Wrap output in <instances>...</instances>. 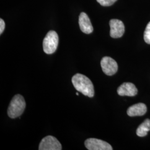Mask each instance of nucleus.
I'll list each match as a JSON object with an SVG mask.
<instances>
[{
  "instance_id": "nucleus-9",
  "label": "nucleus",
  "mask_w": 150,
  "mask_h": 150,
  "mask_svg": "<svg viewBox=\"0 0 150 150\" xmlns=\"http://www.w3.org/2000/svg\"><path fill=\"white\" fill-rule=\"evenodd\" d=\"M79 23L82 32L86 34H90L93 32V28L91 24V21L88 16L85 12L81 13L79 16Z\"/></svg>"
},
{
  "instance_id": "nucleus-12",
  "label": "nucleus",
  "mask_w": 150,
  "mask_h": 150,
  "mask_svg": "<svg viewBox=\"0 0 150 150\" xmlns=\"http://www.w3.org/2000/svg\"><path fill=\"white\" fill-rule=\"evenodd\" d=\"M144 40L145 42L150 45V22L147 24L144 32Z\"/></svg>"
},
{
  "instance_id": "nucleus-3",
  "label": "nucleus",
  "mask_w": 150,
  "mask_h": 150,
  "mask_svg": "<svg viewBox=\"0 0 150 150\" xmlns=\"http://www.w3.org/2000/svg\"><path fill=\"white\" fill-rule=\"evenodd\" d=\"M59 45V36L54 31H50L43 39V48L46 54H54Z\"/></svg>"
},
{
  "instance_id": "nucleus-11",
  "label": "nucleus",
  "mask_w": 150,
  "mask_h": 150,
  "mask_svg": "<svg viewBox=\"0 0 150 150\" xmlns=\"http://www.w3.org/2000/svg\"><path fill=\"white\" fill-rule=\"evenodd\" d=\"M150 131V120L146 119L141 123L136 130V134L139 137H144Z\"/></svg>"
},
{
  "instance_id": "nucleus-2",
  "label": "nucleus",
  "mask_w": 150,
  "mask_h": 150,
  "mask_svg": "<svg viewBox=\"0 0 150 150\" xmlns=\"http://www.w3.org/2000/svg\"><path fill=\"white\" fill-rule=\"evenodd\" d=\"M26 102L21 95H16L11 100L7 110V114L11 118L20 117L25 111Z\"/></svg>"
},
{
  "instance_id": "nucleus-8",
  "label": "nucleus",
  "mask_w": 150,
  "mask_h": 150,
  "mask_svg": "<svg viewBox=\"0 0 150 150\" xmlns=\"http://www.w3.org/2000/svg\"><path fill=\"white\" fill-rule=\"evenodd\" d=\"M117 93L121 96H134L137 93V89L132 83L125 82L118 87Z\"/></svg>"
},
{
  "instance_id": "nucleus-14",
  "label": "nucleus",
  "mask_w": 150,
  "mask_h": 150,
  "mask_svg": "<svg viewBox=\"0 0 150 150\" xmlns=\"http://www.w3.org/2000/svg\"><path fill=\"white\" fill-rule=\"evenodd\" d=\"M5 28V22L2 18H1L0 19V34L1 35L4 32Z\"/></svg>"
},
{
  "instance_id": "nucleus-13",
  "label": "nucleus",
  "mask_w": 150,
  "mask_h": 150,
  "mask_svg": "<svg viewBox=\"0 0 150 150\" xmlns=\"http://www.w3.org/2000/svg\"><path fill=\"white\" fill-rule=\"evenodd\" d=\"M117 0H97V1L103 6H110L112 5Z\"/></svg>"
},
{
  "instance_id": "nucleus-6",
  "label": "nucleus",
  "mask_w": 150,
  "mask_h": 150,
  "mask_svg": "<svg viewBox=\"0 0 150 150\" xmlns=\"http://www.w3.org/2000/svg\"><path fill=\"white\" fill-rule=\"evenodd\" d=\"M103 72L108 76H112L118 70V64L115 59L110 57H104L101 61Z\"/></svg>"
},
{
  "instance_id": "nucleus-10",
  "label": "nucleus",
  "mask_w": 150,
  "mask_h": 150,
  "mask_svg": "<svg viewBox=\"0 0 150 150\" xmlns=\"http://www.w3.org/2000/svg\"><path fill=\"white\" fill-rule=\"evenodd\" d=\"M147 111V107L144 103H139L129 107L127 113L129 116H139L144 115Z\"/></svg>"
},
{
  "instance_id": "nucleus-4",
  "label": "nucleus",
  "mask_w": 150,
  "mask_h": 150,
  "mask_svg": "<svg viewBox=\"0 0 150 150\" xmlns=\"http://www.w3.org/2000/svg\"><path fill=\"white\" fill-rule=\"evenodd\" d=\"M39 150H61L62 146L59 140L52 136H47L41 140Z\"/></svg>"
},
{
  "instance_id": "nucleus-5",
  "label": "nucleus",
  "mask_w": 150,
  "mask_h": 150,
  "mask_svg": "<svg viewBox=\"0 0 150 150\" xmlns=\"http://www.w3.org/2000/svg\"><path fill=\"white\" fill-rule=\"evenodd\" d=\"M85 145L87 149L89 150H112V147L106 142L94 138L86 139Z\"/></svg>"
},
{
  "instance_id": "nucleus-15",
  "label": "nucleus",
  "mask_w": 150,
  "mask_h": 150,
  "mask_svg": "<svg viewBox=\"0 0 150 150\" xmlns=\"http://www.w3.org/2000/svg\"><path fill=\"white\" fill-rule=\"evenodd\" d=\"M76 95H77V96H79V93H78V92H76Z\"/></svg>"
},
{
  "instance_id": "nucleus-1",
  "label": "nucleus",
  "mask_w": 150,
  "mask_h": 150,
  "mask_svg": "<svg viewBox=\"0 0 150 150\" xmlns=\"http://www.w3.org/2000/svg\"><path fill=\"white\" fill-rule=\"evenodd\" d=\"M72 82L76 90L85 96L91 98L94 96L95 91L93 83L86 76L77 74L72 77Z\"/></svg>"
},
{
  "instance_id": "nucleus-7",
  "label": "nucleus",
  "mask_w": 150,
  "mask_h": 150,
  "mask_svg": "<svg viewBox=\"0 0 150 150\" xmlns=\"http://www.w3.org/2000/svg\"><path fill=\"white\" fill-rule=\"evenodd\" d=\"M110 36L111 38H117L122 37L125 32V26L123 22L117 19H112L110 21Z\"/></svg>"
}]
</instances>
